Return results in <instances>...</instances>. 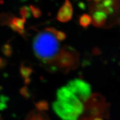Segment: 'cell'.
Returning <instances> with one entry per match:
<instances>
[{"label":"cell","mask_w":120,"mask_h":120,"mask_svg":"<svg viewBox=\"0 0 120 120\" xmlns=\"http://www.w3.org/2000/svg\"><path fill=\"white\" fill-rule=\"evenodd\" d=\"M92 13V23L94 26L97 27H102L107 21V15L101 10L93 9Z\"/></svg>","instance_id":"52a82bcc"},{"label":"cell","mask_w":120,"mask_h":120,"mask_svg":"<svg viewBox=\"0 0 120 120\" xmlns=\"http://www.w3.org/2000/svg\"><path fill=\"white\" fill-rule=\"evenodd\" d=\"M25 120H49V117L43 111L36 109L30 112Z\"/></svg>","instance_id":"9c48e42d"},{"label":"cell","mask_w":120,"mask_h":120,"mask_svg":"<svg viewBox=\"0 0 120 120\" xmlns=\"http://www.w3.org/2000/svg\"><path fill=\"white\" fill-rule=\"evenodd\" d=\"M113 6L114 0H102L94 6V8L101 10L109 15L113 13Z\"/></svg>","instance_id":"ba28073f"},{"label":"cell","mask_w":120,"mask_h":120,"mask_svg":"<svg viewBox=\"0 0 120 120\" xmlns=\"http://www.w3.org/2000/svg\"><path fill=\"white\" fill-rule=\"evenodd\" d=\"M94 2H95L96 4H97V3L100 2V1H101L102 0H94Z\"/></svg>","instance_id":"ac0fdd59"},{"label":"cell","mask_w":120,"mask_h":120,"mask_svg":"<svg viewBox=\"0 0 120 120\" xmlns=\"http://www.w3.org/2000/svg\"><path fill=\"white\" fill-rule=\"evenodd\" d=\"M30 8L34 18L38 19V18L41 17L42 15V12L38 7L33 5V4H31L30 6Z\"/></svg>","instance_id":"9a60e30c"},{"label":"cell","mask_w":120,"mask_h":120,"mask_svg":"<svg viewBox=\"0 0 120 120\" xmlns=\"http://www.w3.org/2000/svg\"><path fill=\"white\" fill-rule=\"evenodd\" d=\"M66 86L82 102H85L91 94L90 85L81 79H72L68 82Z\"/></svg>","instance_id":"5b68a950"},{"label":"cell","mask_w":120,"mask_h":120,"mask_svg":"<svg viewBox=\"0 0 120 120\" xmlns=\"http://www.w3.org/2000/svg\"><path fill=\"white\" fill-rule=\"evenodd\" d=\"M19 13H20L21 16L25 19L29 18L31 16V13L30 8L28 6H24L20 8Z\"/></svg>","instance_id":"5bb4252c"},{"label":"cell","mask_w":120,"mask_h":120,"mask_svg":"<svg viewBox=\"0 0 120 120\" xmlns=\"http://www.w3.org/2000/svg\"><path fill=\"white\" fill-rule=\"evenodd\" d=\"M109 104L100 94H93L84 102L83 111L78 120H91L96 117L108 118Z\"/></svg>","instance_id":"3957f363"},{"label":"cell","mask_w":120,"mask_h":120,"mask_svg":"<svg viewBox=\"0 0 120 120\" xmlns=\"http://www.w3.org/2000/svg\"><path fill=\"white\" fill-rule=\"evenodd\" d=\"M92 23L91 16L88 14H83L80 16L79 19V25L84 28L88 27V26Z\"/></svg>","instance_id":"8fae6325"},{"label":"cell","mask_w":120,"mask_h":120,"mask_svg":"<svg viewBox=\"0 0 120 120\" xmlns=\"http://www.w3.org/2000/svg\"><path fill=\"white\" fill-rule=\"evenodd\" d=\"M57 100L52 104L54 112L62 120H78L83 111V105L66 86L57 91Z\"/></svg>","instance_id":"6da1fadb"},{"label":"cell","mask_w":120,"mask_h":120,"mask_svg":"<svg viewBox=\"0 0 120 120\" xmlns=\"http://www.w3.org/2000/svg\"><path fill=\"white\" fill-rule=\"evenodd\" d=\"M21 73L23 78L25 79V82L26 84L29 83L30 82V76L32 73V69L30 67H26L22 65L21 67Z\"/></svg>","instance_id":"7c38bea8"},{"label":"cell","mask_w":120,"mask_h":120,"mask_svg":"<svg viewBox=\"0 0 120 120\" xmlns=\"http://www.w3.org/2000/svg\"><path fill=\"white\" fill-rule=\"evenodd\" d=\"M36 109L41 111H45L49 109V104L46 100H41L35 104Z\"/></svg>","instance_id":"4fadbf2b"},{"label":"cell","mask_w":120,"mask_h":120,"mask_svg":"<svg viewBox=\"0 0 120 120\" xmlns=\"http://www.w3.org/2000/svg\"><path fill=\"white\" fill-rule=\"evenodd\" d=\"M91 120H103L102 117H96L91 119Z\"/></svg>","instance_id":"e0dca14e"},{"label":"cell","mask_w":120,"mask_h":120,"mask_svg":"<svg viewBox=\"0 0 120 120\" xmlns=\"http://www.w3.org/2000/svg\"><path fill=\"white\" fill-rule=\"evenodd\" d=\"M72 15V6L69 0H65L64 4L58 12L56 19L60 22L66 23L71 20Z\"/></svg>","instance_id":"8992f818"},{"label":"cell","mask_w":120,"mask_h":120,"mask_svg":"<svg viewBox=\"0 0 120 120\" xmlns=\"http://www.w3.org/2000/svg\"><path fill=\"white\" fill-rule=\"evenodd\" d=\"M46 31H48L52 33V34L56 37V38L57 39V40L60 41H64L66 38V34H65V33L61 31H59L57 30L54 27H48L46 28Z\"/></svg>","instance_id":"30bf717a"},{"label":"cell","mask_w":120,"mask_h":120,"mask_svg":"<svg viewBox=\"0 0 120 120\" xmlns=\"http://www.w3.org/2000/svg\"><path fill=\"white\" fill-rule=\"evenodd\" d=\"M87 1H91V0H87Z\"/></svg>","instance_id":"d6986e66"},{"label":"cell","mask_w":120,"mask_h":120,"mask_svg":"<svg viewBox=\"0 0 120 120\" xmlns=\"http://www.w3.org/2000/svg\"><path fill=\"white\" fill-rule=\"evenodd\" d=\"M33 49L37 58L45 62H51L59 51V43L52 33L46 31L37 34Z\"/></svg>","instance_id":"7a4b0ae2"},{"label":"cell","mask_w":120,"mask_h":120,"mask_svg":"<svg viewBox=\"0 0 120 120\" xmlns=\"http://www.w3.org/2000/svg\"><path fill=\"white\" fill-rule=\"evenodd\" d=\"M53 61L58 68L67 72L76 69L79 66V55L73 48L64 46L60 49Z\"/></svg>","instance_id":"277c9868"},{"label":"cell","mask_w":120,"mask_h":120,"mask_svg":"<svg viewBox=\"0 0 120 120\" xmlns=\"http://www.w3.org/2000/svg\"><path fill=\"white\" fill-rule=\"evenodd\" d=\"M21 93L22 95H23L24 97H26V98H28V97H30V94L28 92L27 87H26L22 88L21 90Z\"/></svg>","instance_id":"2e32d148"}]
</instances>
